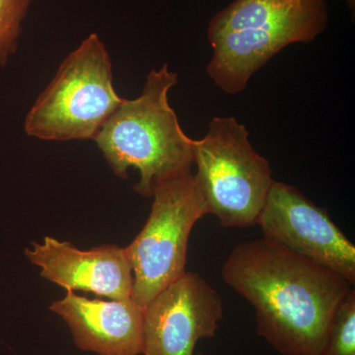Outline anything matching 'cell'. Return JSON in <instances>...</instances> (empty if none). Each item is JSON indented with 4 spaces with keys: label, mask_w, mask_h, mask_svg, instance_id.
I'll return each instance as SVG.
<instances>
[{
    "label": "cell",
    "mask_w": 355,
    "mask_h": 355,
    "mask_svg": "<svg viewBox=\"0 0 355 355\" xmlns=\"http://www.w3.org/2000/svg\"><path fill=\"white\" fill-rule=\"evenodd\" d=\"M223 318L218 291L197 272H186L144 307V355H195L216 336Z\"/></svg>",
    "instance_id": "ba28073f"
},
{
    "label": "cell",
    "mask_w": 355,
    "mask_h": 355,
    "mask_svg": "<svg viewBox=\"0 0 355 355\" xmlns=\"http://www.w3.org/2000/svg\"><path fill=\"white\" fill-rule=\"evenodd\" d=\"M263 238L292 253L330 268L355 284V246L295 187L275 182L259 217Z\"/></svg>",
    "instance_id": "52a82bcc"
},
{
    "label": "cell",
    "mask_w": 355,
    "mask_h": 355,
    "mask_svg": "<svg viewBox=\"0 0 355 355\" xmlns=\"http://www.w3.org/2000/svg\"><path fill=\"white\" fill-rule=\"evenodd\" d=\"M178 83L167 64L151 70L141 94L123 99L94 139L116 176L125 179L130 168L139 172L135 191L144 198L153 197L166 180L191 171L193 164V139L182 130L169 103Z\"/></svg>",
    "instance_id": "3957f363"
},
{
    "label": "cell",
    "mask_w": 355,
    "mask_h": 355,
    "mask_svg": "<svg viewBox=\"0 0 355 355\" xmlns=\"http://www.w3.org/2000/svg\"><path fill=\"white\" fill-rule=\"evenodd\" d=\"M25 254L42 268L44 279L67 291L92 292L113 300L132 298L133 273L125 248L102 245L83 251L69 242L46 237L42 244L33 243Z\"/></svg>",
    "instance_id": "9c48e42d"
},
{
    "label": "cell",
    "mask_w": 355,
    "mask_h": 355,
    "mask_svg": "<svg viewBox=\"0 0 355 355\" xmlns=\"http://www.w3.org/2000/svg\"><path fill=\"white\" fill-rule=\"evenodd\" d=\"M50 310L69 324L79 349L98 355L144 354V307L132 298L104 301L69 291Z\"/></svg>",
    "instance_id": "30bf717a"
},
{
    "label": "cell",
    "mask_w": 355,
    "mask_h": 355,
    "mask_svg": "<svg viewBox=\"0 0 355 355\" xmlns=\"http://www.w3.org/2000/svg\"><path fill=\"white\" fill-rule=\"evenodd\" d=\"M193 164L209 214L223 227L258 224L275 180L270 163L234 116H214L202 139H193Z\"/></svg>",
    "instance_id": "5b68a950"
},
{
    "label": "cell",
    "mask_w": 355,
    "mask_h": 355,
    "mask_svg": "<svg viewBox=\"0 0 355 355\" xmlns=\"http://www.w3.org/2000/svg\"><path fill=\"white\" fill-rule=\"evenodd\" d=\"M153 197L146 225L125 248L133 273L132 299L142 307L187 272L191 230L198 220L209 214L191 171L157 184Z\"/></svg>",
    "instance_id": "8992f818"
},
{
    "label": "cell",
    "mask_w": 355,
    "mask_h": 355,
    "mask_svg": "<svg viewBox=\"0 0 355 355\" xmlns=\"http://www.w3.org/2000/svg\"><path fill=\"white\" fill-rule=\"evenodd\" d=\"M108 51L95 33L60 65L25 119L28 135L44 140L95 139L123 103Z\"/></svg>",
    "instance_id": "277c9868"
},
{
    "label": "cell",
    "mask_w": 355,
    "mask_h": 355,
    "mask_svg": "<svg viewBox=\"0 0 355 355\" xmlns=\"http://www.w3.org/2000/svg\"><path fill=\"white\" fill-rule=\"evenodd\" d=\"M345 2L349 6V10L352 11V14H354L355 0H345Z\"/></svg>",
    "instance_id": "4fadbf2b"
},
{
    "label": "cell",
    "mask_w": 355,
    "mask_h": 355,
    "mask_svg": "<svg viewBox=\"0 0 355 355\" xmlns=\"http://www.w3.org/2000/svg\"><path fill=\"white\" fill-rule=\"evenodd\" d=\"M222 279L253 306L257 334L280 355L319 354L336 308L354 288L263 237L236 246Z\"/></svg>",
    "instance_id": "6da1fadb"
},
{
    "label": "cell",
    "mask_w": 355,
    "mask_h": 355,
    "mask_svg": "<svg viewBox=\"0 0 355 355\" xmlns=\"http://www.w3.org/2000/svg\"><path fill=\"white\" fill-rule=\"evenodd\" d=\"M32 0H0V65L18 48L21 24Z\"/></svg>",
    "instance_id": "7c38bea8"
},
{
    "label": "cell",
    "mask_w": 355,
    "mask_h": 355,
    "mask_svg": "<svg viewBox=\"0 0 355 355\" xmlns=\"http://www.w3.org/2000/svg\"><path fill=\"white\" fill-rule=\"evenodd\" d=\"M318 355H355V291L336 308L326 340Z\"/></svg>",
    "instance_id": "8fae6325"
},
{
    "label": "cell",
    "mask_w": 355,
    "mask_h": 355,
    "mask_svg": "<svg viewBox=\"0 0 355 355\" xmlns=\"http://www.w3.org/2000/svg\"><path fill=\"white\" fill-rule=\"evenodd\" d=\"M328 20L327 0H234L209 21L207 74L226 94H238L280 51L314 41Z\"/></svg>",
    "instance_id": "7a4b0ae2"
},
{
    "label": "cell",
    "mask_w": 355,
    "mask_h": 355,
    "mask_svg": "<svg viewBox=\"0 0 355 355\" xmlns=\"http://www.w3.org/2000/svg\"><path fill=\"white\" fill-rule=\"evenodd\" d=\"M196 355H205V354H196Z\"/></svg>",
    "instance_id": "5bb4252c"
}]
</instances>
